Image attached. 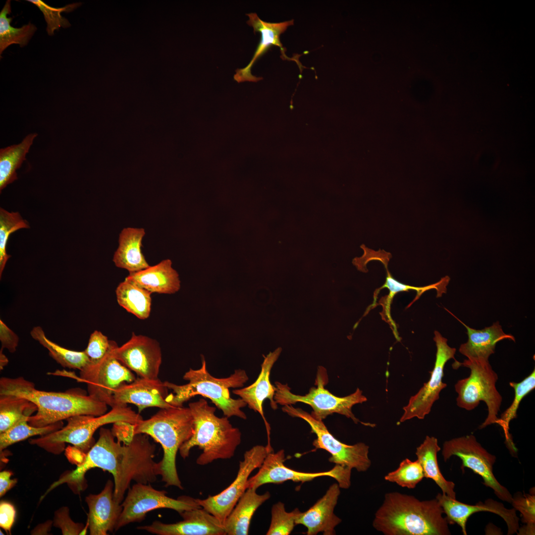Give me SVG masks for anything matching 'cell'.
Listing matches in <instances>:
<instances>
[{
  "mask_svg": "<svg viewBox=\"0 0 535 535\" xmlns=\"http://www.w3.org/2000/svg\"><path fill=\"white\" fill-rule=\"evenodd\" d=\"M444 461L452 456L459 457L461 468H468L482 478L483 483L492 488L501 500L511 503L512 496L508 490L495 478L493 466L495 456L488 453L477 440L473 434L452 438L444 442L442 450Z\"/></svg>",
  "mask_w": 535,
  "mask_h": 535,
  "instance_id": "obj_13",
  "label": "cell"
},
{
  "mask_svg": "<svg viewBox=\"0 0 535 535\" xmlns=\"http://www.w3.org/2000/svg\"><path fill=\"white\" fill-rule=\"evenodd\" d=\"M111 430L102 428L99 438L77 468L62 477L63 482L82 487L86 473L99 468L111 474L114 479L113 496L121 503L132 481L145 484L156 481L158 463L154 460L156 445L148 435L135 434L128 444L115 441Z\"/></svg>",
  "mask_w": 535,
  "mask_h": 535,
  "instance_id": "obj_1",
  "label": "cell"
},
{
  "mask_svg": "<svg viewBox=\"0 0 535 535\" xmlns=\"http://www.w3.org/2000/svg\"><path fill=\"white\" fill-rule=\"evenodd\" d=\"M283 449L274 453H269L265 458L259 470L254 476L249 478L247 483V488L257 489L267 483H281L291 480L295 482H306L321 477L327 476L334 479L340 488L348 489L351 485L352 469L339 465L325 472L306 473L299 472L287 467Z\"/></svg>",
  "mask_w": 535,
  "mask_h": 535,
  "instance_id": "obj_14",
  "label": "cell"
},
{
  "mask_svg": "<svg viewBox=\"0 0 535 535\" xmlns=\"http://www.w3.org/2000/svg\"><path fill=\"white\" fill-rule=\"evenodd\" d=\"M134 425L125 422H118L113 423L111 432L117 441L123 444H128L131 442L135 435L134 431Z\"/></svg>",
  "mask_w": 535,
  "mask_h": 535,
  "instance_id": "obj_46",
  "label": "cell"
},
{
  "mask_svg": "<svg viewBox=\"0 0 535 535\" xmlns=\"http://www.w3.org/2000/svg\"><path fill=\"white\" fill-rule=\"evenodd\" d=\"M110 345L106 335L95 330L91 335L86 348L84 351L92 363L100 360L107 353Z\"/></svg>",
  "mask_w": 535,
  "mask_h": 535,
  "instance_id": "obj_42",
  "label": "cell"
},
{
  "mask_svg": "<svg viewBox=\"0 0 535 535\" xmlns=\"http://www.w3.org/2000/svg\"><path fill=\"white\" fill-rule=\"evenodd\" d=\"M325 369L319 367L316 379L317 387H312L305 395L292 393L287 384L278 381L275 382V392L274 399L277 404L290 405L297 402L309 405L313 409L311 415L315 418L322 420L327 416L337 413L351 419L357 424L361 423L366 426L373 427L374 425L360 422L352 412V407L367 401V399L362 391L357 388L356 391L345 397L336 396L324 388L327 381Z\"/></svg>",
  "mask_w": 535,
  "mask_h": 535,
  "instance_id": "obj_9",
  "label": "cell"
},
{
  "mask_svg": "<svg viewBox=\"0 0 535 535\" xmlns=\"http://www.w3.org/2000/svg\"><path fill=\"white\" fill-rule=\"evenodd\" d=\"M36 133L26 136L22 141L0 149V191L17 179L16 170L26 160V155L37 136Z\"/></svg>",
  "mask_w": 535,
  "mask_h": 535,
  "instance_id": "obj_30",
  "label": "cell"
},
{
  "mask_svg": "<svg viewBox=\"0 0 535 535\" xmlns=\"http://www.w3.org/2000/svg\"><path fill=\"white\" fill-rule=\"evenodd\" d=\"M440 450L437 438L427 435L417 448L415 453L423 468L424 477L432 479L441 488L442 493L456 499L455 483L444 478L438 466L437 454Z\"/></svg>",
  "mask_w": 535,
  "mask_h": 535,
  "instance_id": "obj_29",
  "label": "cell"
},
{
  "mask_svg": "<svg viewBox=\"0 0 535 535\" xmlns=\"http://www.w3.org/2000/svg\"><path fill=\"white\" fill-rule=\"evenodd\" d=\"M281 351V348L278 347L264 357L261 372L254 383L247 387L232 390L233 393L241 398L250 409L258 412L263 418L268 433L267 445L269 446H271L270 426L264 416L263 405L264 401L268 399L269 400L270 406L273 409L277 408V404L274 399L275 387L270 382V374L271 370Z\"/></svg>",
  "mask_w": 535,
  "mask_h": 535,
  "instance_id": "obj_24",
  "label": "cell"
},
{
  "mask_svg": "<svg viewBox=\"0 0 535 535\" xmlns=\"http://www.w3.org/2000/svg\"><path fill=\"white\" fill-rule=\"evenodd\" d=\"M152 293L173 294L180 288L177 272L169 259L139 271L131 273L125 278Z\"/></svg>",
  "mask_w": 535,
  "mask_h": 535,
  "instance_id": "obj_26",
  "label": "cell"
},
{
  "mask_svg": "<svg viewBox=\"0 0 535 535\" xmlns=\"http://www.w3.org/2000/svg\"><path fill=\"white\" fill-rule=\"evenodd\" d=\"M256 490L254 488H247L241 496L223 523L226 535L248 534L251 520L254 514L270 497L268 491L259 494Z\"/></svg>",
  "mask_w": 535,
  "mask_h": 535,
  "instance_id": "obj_28",
  "label": "cell"
},
{
  "mask_svg": "<svg viewBox=\"0 0 535 535\" xmlns=\"http://www.w3.org/2000/svg\"><path fill=\"white\" fill-rule=\"evenodd\" d=\"M53 524L54 527L61 530L63 535H80L84 530L83 524L75 523L71 520L67 507H62L54 512Z\"/></svg>",
  "mask_w": 535,
  "mask_h": 535,
  "instance_id": "obj_44",
  "label": "cell"
},
{
  "mask_svg": "<svg viewBox=\"0 0 535 535\" xmlns=\"http://www.w3.org/2000/svg\"><path fill=\"white\" fill-rule=\"evenodd\" d=\"M118 304L141 320L147 319L151 309L152 293L129 280L120 282L115 290Z\"/></svg>",
  "mask_w": 535,
  "mask_h": 535,
  "instance_id": "obj_31",
  "label": "cell"
},
{
  "mask_svg": "<svg viewBox=\"0 0 535 535\" xmlns=\"http://www.w3.org/2000/svg\"><path fill=\"white\" fill-rule=\"evenodd\" d=\"M32 337L46 348L49 355L64 368L81 370L90 362L84 351H77L64 348L49 339L43 328L34 327L30 332Z\"/></svg>",
  "mask_w": 535,
  "mask_h": 535,
  "instance_id": "obj_33",
  "label": "cell"
},
{
  "mask_svg": "<svg viewBox=\"0 0 535 535\" xmlns=\"http://www.w3.org/2000/svg\"><path fill=\"white\" fill-rule=\"evenodd\" d=\"M273 451L267 446L257 445L246 451L240 461L238 473L234 481L220 493L205 499H197L202 508L218 518L223 524L241 496L245 492L251 473L259 468L267 455Z\"/></svg>",
  "mask_w": 535,
  "mask_h": 535,
  "instance_id": "obj_15",
  "label": "cell"
},
{
  "mask_svg": "<svg viewBox=\"0 0 535 535\" xmlns=\"http://www.w3.org/2000/svg\"><path fill=\"white\" fill-rule=\"evenodd\" d=\"M37 410V406L26 398L11 394H0V433L22 421L28 420Z\"/></svg>",
  "mask_w": 535,
  "mask_h": 535,
  "instance_id": "obj_32",
  "label": "cell"
},
{
  "mask_svg": "<svg viewBox=\"0 0 535 535\" xmlns=\"http://www.w3.org/2000/svg\"><path fill=\"white\" fill-rule=\"evenodd\" d=\"M440 506L446 515L448 524H457L462 529L464 535H466V523L469 517L473 514L487 511L495 513L500 516L505 521L508 527V535L517 532L519 527V518L517 516L514 508L508 509L503 504L492 499H488L484 503L478 502L475 505L465 504L457 501L443 493H438L436 496Z\"/></svg>",
  "mask_w": 535,
  "mask_h": 535,
  "instance_id": "obj_19",
  "label": "cell"
},
{
  "mask_svg": "<svg viewBox=\"0 0 535 535\" xmlns=\"http://www.w3.org/2000/svg\"><path fill=\"white\" fill-rule=\"evenodd\" d=\"M467 329L468 341L462 344L459 352L467 359H479L488 360L490 356L494 353L496 344L503 339H510L515 342L514 337L505 333L499 321L483 329L477 330L466 325L459 319L448 311Z\"/></svg>",
  "mask_w": 535,
  "mask_h": 535,
  "instance_id": "obj_25",
  "label": "cell"
},
{
  "mask_svg": "<svg viewBox=\"0 0 535 535\" xmlns=\"http://www.w3.org/2000/svg\"><path fill=\"white\" fill-rule=\"evenodd\" d=\"M53 521H48L44 524L39 525L31 532L32 535H45L48 534L50 531Z\"/></svg>",
  "mask_w": 535,
  "mask_h": 535,
  "instance_id": "obj_49",
  "label": "cell"
},
{
  "mask_svg": "<svg viewBox=\"0 0 535 535\" xmlns=\"http://www.w3.org/2000/svg\"><path fill=\"white\" fill-rule=\"evenodd\" d=\"M510 386L514 390V398L510 406L498 418L497 424L503 428L506 439L510 441V422L517 416V411L523 399L535 388V370L519 382L510 381Z\"/></svg>",
  "mask_w": 535,
  "mask_h": 535,
  "instance_id": "obj_36",
  "label": "cell"
},
{
  "mask_svg": "<svg viewBox=\"0 0 535 535\" xmlns=\"http://www.w3.org/2000/svg\"><path fill=\"white\" fill-rule=\"evenodd\" d=\"M424 478L423 470L418 460L412 461L406 458L401 462L397 469L388 473L384 479L401 487L413 489Z\"/></svg>",
  "mask_w": 535,
  "mask_h": 535,
  "instance_id": "obj_39",
  "label": "cell"
},
{
  "mask_svg": "<svg viewBox=\"0 0 535 535\" xmlns=\"http://www.w3.org/2000/svg\"><path fill=\"white\" fill-rule=\"evenodd\" d=\"M436 498L421 501L398 492L385 494L373 527L385 535H448V523Z\"/></svg>",
  "mask_w": 535,
  "mask_h": 535,
  "instance_id": "obj_2",
  "label": "cell"
},
{
  "mask_svg": "<svg viewBox=\"0 0 535 535\" xmlns=\"http://www.w3.org/2000/svg\"><path fill=\"white\" fill-rule=\"evenodd\" d=\"M337 483L331 484L324 495L304 512H300L295 524L306 527L307 535H315L322 533L324 535H335V528L341 519L334 513L340 494Z\"/></svg>",
  "mask_w": 535,
  "mask_h": 535,
  "instance_id": "obj_23",
  "label": "cell"
},
{
  "mask_svg": "<svg viewBox=\"0 0 535 535\" xmlns=\"http://www.w3.org/2000/svg\"><path fill=\"white\" fill-rule=\"evenodd\" d=\"M108 413L99 416L78 415L66 419V425L51 433L29 439L32 445L58 454L70 443L87 454L95 444L93 435L100 427L106 424L125 422L136 424L142 416L127 405L115 406Z\"/></svg>",
  "mask_w": 535,
  "mask_h": 535,
  "instance_id": "obj_7",
  "label": "cell"
},
{
  "mask_svg": "<svg viewBox=\"0 0 535 535\" xmlns=\"http://www.w3.org/2000/svg\"><path fill=\"white\" fill-rule=\"evenodd\" d=\"M183 520L173 524L159 521L137 527L158 535H225L223 523L203 508L184 511L179 514Z\"/></svg>",
  "mask_w": 535,
  "mask_h": 535,
  "instance_id": "obj_18",
  "label": "cell"
},
{
  "mask_svg": "<svg viewBox=\"0 0 535 535\" xmlns=\"http://www.w3.org/2000/svg\"><path fill=\"white\" fill-rule=\"evenodd\" d=\"M16 511L10 503L2 501L0 503V526L5 531L10 532L15 521Z\"/></svg>",
  "mask_w": 535,
  "mask_h": 535,
  "instance_id": "obj_47",
  "label": "cell"
},
{
  "mask_svg": "<svg viewBox=\"0 0 535 535\" xmlns=\"http://www.w3.org/2000/svg\"><path fill=\"white\" fill-rule=\"evenodd\" d=\"M114 483L108 480L102 491L85 497L88 505L87 525L91 535H107L115 528L122 510L113 496Z\"/></svg>",
  "mask_w": 535,
  "mask_h": 535,
  "instance_id": "obj_21",
  "label": "cell"
},
{
  "mask_svg": "<svg viewBox=\"0 0 535 535\" xmlns=\"http://www.w3.org/2000/svg\"><path fill=\"white\" fill-rule=\"evenodd\" d=\"M462 367L469 368L470 374L468 377L458 380L454 385L457 393V405L472 411L483 401L487 406L488 414L480 428L496 424L502 402V396L496 387L497 374L488 360L467 359L462 363L456 360L452 364L455 370Z\"/></svg>",
  "mask_w": 535,
  "mask_h": 535,
  "instance_id": "obj_8",
  "label": "cell"
},
{
  "mask_svg": "<svg viewBox=\"0 0 535 535\" xmlns=\"http://www.w3.org/2000/svg\"><path fill=\"white\" fill-rule=\"evenodd\" d=\"M194 419L188 407L161 408L147 420L134 425V434L151 436L162 446L163 456L158 462V475L165 486H175L183 489L176 467V457L181 445L194 432Z\"/></svg>",
  "mask_w": 535,
  "mask_h": 535,
  "instance_id": "obj_5",
  "label": "cell"
},
{
  "mask_svg": "<svg viewBox=\"0 0 535 535\" xmlns=\"http://www.w3.org/2000/svg\"><path fill=\"white\" fill-rule=\"evenodd\" d=\"M201 359L202 366L200 369L190 368L184 374L183 378L188 383L178 385L164 381L167 388L173 391L166 396V401L173 406L181 407L192 397L201 395L210 399L222 411L224 416H236L246 420L247 416L241 409L247 406L246 403L240 398H232L229 391L230 388L242 387L248 380L245 371L237 369L227 377H215L208 372L204 356L201 355Z\"/></svg>",
  "mask_w": 535,
  "mask_h": 535,
  "instance_id": "obj_6",
  "label": "cell"
},
{
  "mask_svg": "<svg viewBox=\"0 0 535 535\" xmlns=\"http://www.w3.org/2000/svg\"><path fill=\"white\" fill-rule=\"evenodd\" d=\"M63 427L62 421L45 427H37L30 425L28 420L22 421L7 430L0 433V451L16 442L32 436H42L51 433Z\"/></svg>",
  "mask_w": 535,
  "mask_h": 535,
  "instance_id": "obj_35",
  "label": "cell"
},
{
  "mask_svg": "<svg viewBox=\"0 0 535 535\" xmlns=\"http://www.w3.org/2000/svg\"><path fill=\"white\" fill-rule=\"evenodd\" d=\"M189 408L194 419V432L180 447V456L186 458L190 450L198 446L203 450L196 460L199 465L232 458L241 442L239 429L232 425L229 418L216 416L215 407L209 405L204 398L190 403Z\"/></svg>",
  "mask_w": 535,
  "mask_h": 535,
  "instance_id": "obj_4",
  "label": "cell"
},
{
  "mask_svg": "<svg viewBox=\"0 0 535 535\" xmlns=\"http://www.w3.org/2000/svg\"><path fill=\"white\" fill-rule=\"evenodd\" d=\"M10 13V0H7L0 13V55L12 44H18L21 47L26 46L37 30V27L31 22L20 28L13 27L10 25L12 17L7 16Z\"/></svg>",
  "mask_w": 535,
  "mask_h": 535,
  "instance_id": "obj_34",
  "label": "cell"
},
{
  "mask_svg": "<svg viewBox=\"0 0 535 535\" xmlns=\"http://www.w3.org/2000/svg\"><path fill=\"white\" fill-rule=\"evenodd\" d=\"M12 473L9 471H3L0 473V496L4 495L17 483L16 479H11Z\"/></svg>",
  "mask_w": 535,
  "mask_h": 535,
  "instance_id": "obj_48",
  "label": "cell"
},
{
  "mask_svg": "<svg viewBox=\"0 0 535 535\" xmlns=\"http://www.w3.org/2000/svg\"><path fill=\"white\" fill-rule=\"evenodd\" d=\"M0 350L6 348L11 353L15 352L19 343L18 336L1 320H0Z\"/></svg>",
  "mask_w": 535,
  "mask_h": 535,
  "instance_id": "obj_45",
  "label": "cell"
},
{
  "mask_svg": "<svg viewBox=\"0 0 535 535\" xmlns=\"http://www.w3.org/2000/svg\"><path fill=\"white\" fill-rule=\"evenodd\" d=\"M514 508L522 515V521L528 525H535V496L532 493H516L511 502Z\"/></svg>",
  "mask_w": 535,
  "mask_h": 535,
  "instance_id": "obj_43",
  "label": "cell"
},
{
  "mask_svg": "<svg viewBox=\"0 0 535 535\" xmlns=\"http://www.w3.org/2000/svg\"><path fill=\"white\" fill-rule=\"evenodd\" d=\"M36 5L43 13L47 22L46 28L48 35L54 34V31L60 28H67L71 26L68 20L61 15V12H69L74 10L81 5V3H71L62 7L55 8L47 4L41 0H27Z\"/></svg>",
  "mask_w": 535,
  "mask_h": 535,
  "instance_id": "obj_41",
  "label": "cell"
},
{
  "mask_svg": "<svg viewBox=\"0 0 535 535\" xmlns=\"http://www.w3.org/2000/svg\"><path fill=\"white\" fill-rule=\"evenodd\" d=\"M117 343L110 340V347L99 361L89 362L80 371L78 380L87 385L88 395L96 400L113 406L115 389L122 383H130L136 378L132 372L115 357Z\"/></svg>",
  "mask_w": 535,
  "mask_h": 535,
  "instance_id": "obj_12",
  "label": "cell"
},
{
  "mask_svg": "<svg viewBox=\"0 0 535 535\" xmlns=\"http://www.w3.org/2000/svg\"><path fill=\"white\" fill-rule=\"evenodd\" d=\"M27 220L18 212H9L0 208V277L11 256L6 252L8 238L13 232L22 228H29Z\"/></svg>",
  "mask_w": 535,
  "mask_h": 535,
  "instance_id": "obj_37",
  "label": "cell"
},
{
  "mask_svg": "<svg viewBox=\"0 0 535 535\" xmlns=\"http://www.w3.org/2000/svg\"><path fill=\"white\" fill-rule=\"evenodd\" d=\"M145 235L143 228L127 227L122 229L119 234L118 247L113 257L117 267L125 269L131 273L150 266L141 250Z\"/></svg>",
  "mask_w": 535,
  "mask_h": 535,
  "instance_id": "obj_27",
  "label": "cell"
},
{
  "mask_svg": "<svg viewBox=\"0 0 535 535\" xmlns=\"http://www.w3.org/2000/svg\"><path fill=\"white\" fill-rule=\"evenodd\" d=\"M0 394H11L26 398L37 407V413L29 418L33 426L45 427L73 416H99L105 414L107 405L87 395L81 389L64 392L40 390L34 383L22 376L1 377Z\"/></svg>",
  "mask_w": 535,
  "mask_h": 535,
  "instance_id": "obj_3",
  "label": "cell"
},
{
  "mask_svg": "<svg viewBox=\"0 0 535 535\" xmlns=\"http://www.w3.org/2000/svg\"><path fill=\"white\" fill-rule=\"evenodd\" d=\"M282 411L292 417L302 419L310 426L312 432L317 435L313 444L317 449L327 451L331 456L330 462L362 472L367 471L371 466L369 457V446L364 443L347 445L339 441L328 431L322 420L317 419L302 409L292 405H284Z\"/></svg>",
  "mask_w": 535,
  "mask_h": 535,
  "instance_id": "obj_11",
  "label": "cell"
},
{
  "mask_svg": "<svg viewBox=\"0 0 535 535\" xmlns=\"http://www.w3.org/2000/svg\"><path fill=\"white\" fill-rule=\"evenodd\" d=\"M3 350H0V370L3 369V367L5 366L8 362V360L6 356L3 353Z\"/></svg>",
  "mask_w": 535,
  "mask_h": 535,
  "instance_id": "obj_50",
  "label": "cell"
},
{
  "mask_svg": "<svg viewBox=\"0 0 535 535\" xmlns=\"http://www.w3.org/2000/svg\"><path fill=\"white\" fill-rule=\"evenodd\" d=\"M300 512L298 508L290 512H287L284 503L281 502L274 504L271 508V522L266 535H290L296 525V519Z\"/></svg>",
  "mask_w": 535,
  "mask_h": 535,
  "instance_id": "obj_40",
  "label": "cell"
},
{
  "mask_svg": "<svg viewBox=\"0 0 535 535\" xmlns=\"http://www.w3.org/2000/svg\"><path fill=\"white\" fill-rule=\"evenodd\" d=\"M378 260L380 261L384 265V267L386 269L387 275L386 277V280L384 284L381 287L379 290L383 288H387L389 290V294L387 296L385 302V313L387 317L389 319L390 321H392L391 320L390 316V306L391 302L394 296L398 292L401 291H407L410 290H414L417 292V296L416 299H418L420 296L426 291L429 290L430 289L435 288L437 290L438 294V290L437 289H442L445 291L446 290V286L448 284L450 278L446 276L443 277L438 282L431 284L427 286L422 287H414L410 285H406L400 283L395 279H394L390 274V272L387 270V262L385 261V260H383L377 256H371V260Z\"/></svg>",
  "mask_w": 535,
  "mask_h": 535,
  "instance_id": "obj_38",
  "label": "cell"
},
{
  "mask_svg": "<svg viewBox=\"0 0 535 535\" xmlns=\"http://www.w3.org/2000/svg\"><path fill=\"white\" fill-rule=\"evenodd\" d=\"M116 358L141 377L157 378L162 361L159 342L150 337L132 333L131 338L114 349Z\"/></svg>",
  "mask_w": 535,
  "mask_h": 535,
  "instance_id": "obj_17",
  "label": "cell"
},
{
  "mask_svg": "<svg viewBox=\"0 0 535 535\" xmlns=\"http://www.w3.org/2000/svg\"><path fill=\"white\" fill-rule=\"evenodd\" d=\"M433 340L436 346V353L434 368L431 372L428 381L425 383L419 391L412 396L408 404L403 408L404 412L400 419V423L413 418L424 419L428 415L434 403L439 398L441 391L447 386L442 381L444 368L450 359H454L456 349L450 347L447 339L437 331H434Z\"/></svg>",
  "mask_w": 535,
  "mask_h": 535,
  "instance_id": "obj_16",
  "label": "cell"
},
{
  "mask_svg": "<svg viewBox=\"0 0 535 535\" xmlns=\"http://www.w3.org/2000/svg\"><path fill=\"white\" fill-rule=\"evenodd\" d=\"M246 15L249 17L247 23L253 28L255 33H260L261 39L254 54L248 65L244 68L235 70L233 78L238 83L245 81L257 82L262 79V77L253 75L251 71V68L255 62L272 46H278L280 48L282 58L290 59L285 53V49L281 43L280 36L289 26L294 24V20L279 23H270L261 20L255 13L246 14Z\"/></svg>",
  "mask_w": 535,
  "mask_h": 535,
  "instance_id": "obj_22",
  "label": "cell"
},
{
  "mask_svg": "<svg viewBox=\"0 0 535 535\" xmlns=\"http://www.w3.org/2000/svg\"><path fill=\"white\" fill-rule=\"evenodd\" d=\"M168 390L164 382L159 378L140 377L131 382L122 383L115 389L112 407L133 404L138 407L139 413L147 407L161 409L174 407L165 400L169 394Z\"/></svg>",
  "mask_w": 535,
  "mask_h": 535,
  "instance_id": "obj_20",
  "label": "cell"
},
{
  "mask_svg": "<svg viewBox=\"0 0 535 535\" xmlns=\"http://www.w3.org/2000/svg\"><path fill=\"white\" fill-rule=\"evenodd\" d=\"M121 504L122 510L115 531L130 523L142 522L152 510L167 508L180 514L184 511L201 508L197 498L182 496L174 499L167 496L165 491L155 489L150 483L138 482L128 488Z\"/></svg>",
  "mask_w": 535,
  "mask_h": 535,
  "instance_id": "obj_10",
  "label": "cell"
}]
</instances>
